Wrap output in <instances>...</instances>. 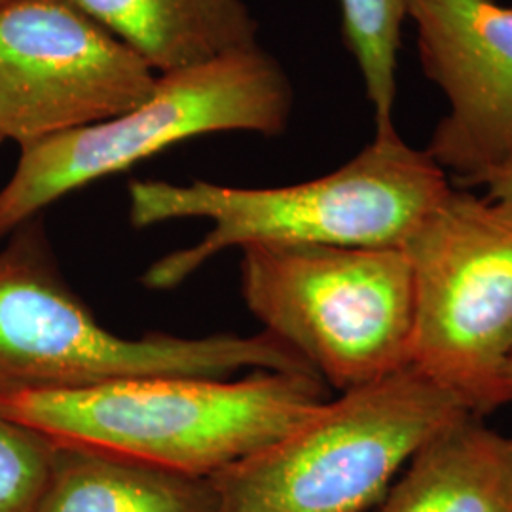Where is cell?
<instances>
[{
    "label": "cell",
    "instance_id": "cell-1",
    "mask_svg": "<svg viewBox=\"0 0 512 512\" xmlns=\"http://www.w3.org/2000/svg\"><path fill=\"white\" fill-rule=\"evenodd\" d=\"M450 188L433 158L393 129L376 133L348 164L306 183L238 188L133 181L129 220L135 228L179 219L213 222L205 238L162 256L145 272L148 289L169 291L236 247H403Z\"/></svg>",
    "mask_w": 512,
    "mask_h": 512
},
{
    "label": "cell",
    "instance_id": "cell-2",
    "mask_svg": "<svg viewBox=\"0 0 512 512\" xmlns=\"http://www.w3.org/2000/svg\"><path fill=\"white\" fill-rule=\"evenodd\" d=\"M325 401L315 374L256 370L241 380L156 376L12 389L0 391V412L55 442L209 478L285 437Z\"/></svg>",
    "mask_w": 512,
    "mask_h": 512
},
{
    "label": "cell",
    "instance_id": "cell-3",
    "mask_svg": "<svg viewBox=\"0 0 512 512\" xmlns=\"http://www.w3.org/2000/svg\"><path fill=\"white\" fill-rule=\"evenodd\" d=\"M243 368L315 374L268 332L203 338L110 332L55 270L38 219L19 226L0 249V391L82 389L156 376L222 380Z\"/></svg>",
    "mask_w": 512,
    "mask_h": 512
},
{
    "label": "cell",
    "instance_id": "cell-4",
    "mask_svg": "<svg viewBox=\"0 0 512 512\" xmlns=\"http://www.w3.org/2000/svg\"><path fill=\"white\" fill-rule=\"evenodd\" d=\"M465 414L408 366L327 399L285 437L209 476L217 512H370L421 446Z\"/></svg>",
    "mask_w": 512,
    "mask_h": 512
},
{
    "label": "cell",
    "instance_id": "cell-5",
    "mask_svg": "<svg viewBox=\"0 0 512 512\" xmlns=\"http://www.w3.org/2000/svg\"><path fill=\"white\" fill-rule=\"evenodd\" d=\"M291 110L293 86L260 46L160 74L154 92L128 112L19 147L16 169L0 188V238L74 190L177 143L222 131L281 135Z\"/></svg>",
    "mask_w": 512,
    "mask_h": 512
},
{
    "label": "cell",
    "instance_id": "cell-6",
    "mask_svg": "<svg viewBox=\"0 0 512 512\" xmlns=\"http://www.w3.org/2000/svg\"><path fill=\"white\" fill-rule=\"evenodd\" d=\"M403 251L408 366L480 418L512 403V209L450 188Z\"/></svg>",
    "mask_w": 512,
    "mask_h": 512
},
{
    "label": "cell",
    "instance_id": "cell-7",
    "mask_svg": "<svg viewBox=\"0 0 512 512\" xmlns=\"http://www.w3.org/2000/svg\"><path fill=\"white\" fill-rule=\"evenodd\" d=\"M241 291L264 332L340 393L408 368L414 298L403 247L249 245Z\"/></svg>",
    "mask_w": 512,
    "mask_h": 512
},
{
    "label": "cell",
    "instance_id": "cell-8",
    "mask_svg": "<svg viewBox=\"0 0 512 512\" xmlns=\"http://www.w3.org/2000/svg\"><path fill=\"white\" fill-rule=\"evenodd\" d=\"M158 76L71 0L0 6V141L101 124L143 103Z\"/></svg>",
    "mask_w": 512,
    "mask_h": 512
},
{
    "label": "cell",
    "instance_id": "cell-9",
    "mask_svg": "<svg viewBox=\"0 0 512 512\" xmlns=\"http://www.w3.org/2000/svg\"><path fill=\"white\" fill-rule=\"evenodd\" d=\"M423 73L448 99L425 152L463 186L512 162V6L403 0Z\"/></svg>",
    "mask_w": 512,
    "mask_h": 512
},
{
    "label": "cell",
    "instance_id": "cell-10",
    "mask_svg": "<svg viewBox=\"0 0 512 512\" xmlns=\"http://www.w3.org/2000/svg\"><path fill=\"white\" fill-rule=\"evenodd\" d=\"M376 512H512L511 439L465 414L406 463Z\"/></svg>",
    "mask_w": 512,
    "mask_h": 512
},
{
    "label": "cell",
    "instance_id": "cell-11",
    "mask_svg": "<svg viewBox=\"0 0 512 512\" xmlns=\"http://www.w3.org/2000/svg\"><path fill=\"white\" fill-rule=\"evenodd\" d=\"M158 74L256 48L245 0H71Z\"/></svg>",
    "mask_w": 512,
    "mask_h": 512
},
{
    "label": "cell",
    "instance_id": "cell-12",
    "mask_svg": "<svg viewBox=\"0 0 512 512\" xmlns=\"http://www.w3.org/2000/svg\"><path fill=\"white\" fill-rule=\"evenodd\" d=\"M37 512H217L211 478L57 442Z\"/></svg>",
    "mask_w": 512,
    "mask_h": 512
},
{
    "label": "cell",
    "instance_id": "cell-13",
    "mask_svg": "<svg viewBox=\"0 0 512 512\" xmlns=\"http://www.w3.org/2000/svg\"><path fill=\"white\" fill-rule=\"evenodd\" d=\"M342 33L365 82L376 133L395 128L397 52L406 18L403 0H340Z\"/></svg>",
    "mask_w": 512,
    "mask_h": 512
},
{
    "label": "cell",
    "instance_id": "cell-14",
    "mask_svg": "<svg viewBox=\"0 0 512 512\" xmlns=\"http://www.w3.org/2000/svg\"><path fill=\"white\" fill-rule=\"evenodd\" d=\"M57 442L0 412V512H37Z\"/></svg>",
    "mask_w": 512,
    "mask_h": 512
},
{
    "label": "cell",
    "instance_id": "cell-15",
    "mask_svg": "<svg viewBox=\"0 0 512 512\" xmlns=\"http://www.w3.org/2000/svg\"><path fill=\"white\" fill-rule=\"evenodd\" d=\"M480 186L486 188V198L512 209V162L490 173Z\"/></svg>",
    "mask_w": 512,
    "mask_h": 512
},
{
    "label": "cell",
    "instance_id": "cell-16",
    "mask_svg": "<svg viewBox=\"0 0 512 512\" xmlns=\"http://www.w3.org/2000/svg\"><path fill=\"white\" fill-rule=\"evenodd\" d=\"M12 2H16V0H0V6H6V4H12Z\"/></svg>",
    "mask_w": 512,
    "mask_h": 512
},
{
    "label": "cell",
    "instance_id": "cell-17",
    "mask_svg": "<svg viewBox=\"0 0 512 512\" xmlns=\"http://www.w3.org/2000/svg\"><path fill=\"white\" fill-rule=\"evenodd\" d=\"M511 389H512V368H511ZM511 444H512V439H511Z\"/></svg>",
    "mask_w": 512,
    "mask_h": 512
}]
</instances>
